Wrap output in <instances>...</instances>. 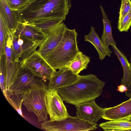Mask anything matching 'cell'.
Instances as JSON below:
<instances>
[{
	"label": "cell",
	"instance_id": "d6986e66",
	"mask_svg": "<svg viewBox=\"0 0 131 131\" xmlns=\"http://www.w3.org/2000/svg\"><path fill=\"white\" fill-rule=\"evenodd\" d=\"M115 54L117 56L122 66L123 75L121 84L127 86L131 81V66L126 56L115 45H111Z\"/></svg>",
	"mask_w": 131,
	"mask_h": 131
},
{
	"label": "cell",
	"instance_id": "9a60e30c",
	"mask_svg": "<svg viewBox=\"0 0 131 131\" xmlns=\"http://www.w3.org/2000/svg\"><path fill=\"white\" fill-rule=\"evenodd\" d=\"M19 35L40 41L42 42L47 37V35L41 29L35 25L18 21L17 28L14 35Z\"/></svg>",
	"mask_w": 131,
	"mask_h": 131
},
{
	"label": "cell",
	"instance_id": "3957f363",
	"mask_svg": "<svg viewBox=\"0 0 131 131\" xmlns=\"http://www.w3.org/2000/svg\"><path fill=\"white\" fill-rule=\"evenodd\" d=\"M77 35L75 29L72 30L67 27L58 45L49 54L44 58L54 69L66 66L79 51Z\"/></svg>",
	"mask_w": 131,
	"mask_h": 131
},
{
	"label": "cell",
	"instance_id": "1f68e13d",
	"mask_svg": "<svg viewBox=\"0 0 131 131\" xmlns=\"http://www.w3.org/2000/svg\"><path fill=\"white\" fill-rule=\"evenodd\" d=\"M130 63L131 66V57H130Z\"/></svg>",
	"mask_w": 131,
	"mask_h": 131
},
{
	"label": "cell",
	"instance_id": "4dcf8cb0",
	"mask_svg": "<svg viewBox=\"0 0 131 131\" xmlns=\"http://www.w3.org/2000/svg\"><path fill=\"white\" fill-rule=\"evenodd\" d=\"M29 0V3H31L32 2H33L35 0Z\"/></svg>",
	"mask_w": 131,
	"mask_h": 131
},
{
	"label": "cell",
	"instance_id": "4fadbf2b",
	"mask_svg": "<svg viewBox=\"0 0 131 131\" xmlns=\"http://www.w3.org/2000/svg\"><path fill=\"white\" fill-rule=\"evenodd\" d=\"M53 73L49 81L48 89L57 90L75 82L80 75L75 74L69 68L65 67Z\"/></svg>",
	"mask_w": 131,
	"mask_h": 131
},
{
	"label": "cell",
	"instance_id": "e0dca14e",
	"mask_svg": "<svg viewBox=\"0 0 131 131\" xmlns=\"http://www.w3.org/2000/svg\"><path fill=\"white\" fill-rule=\"evenodd\" d=\"M84 37L85 41L90 42L94 47L100 60L104 59L106 56H111L112 51L104 46L93 26H91L90 32Z\"/></svg>",
	"mask_w": 131,
	"mask_h": 131
},
{
	"label": "cell",
	"instance_id": "f1b7e54d",
	"mask_svg": "<svg viewBox=\"0 0 131 131\" xmlns=\"http://www.w3.org/2000/svg\"><path fill=\"white\" fill-rule=\"evenodd\" d=\"M127 87V90L125 92V95L127 97L131 98V81Z\"/></svg>",
	"mask_w": 131,
	"mask_h": 131
},
{
	"label": "cell",
	"instance_id": "5b68a950",
	"mask_svg": "<svg viewBox=\"0 0 131 131\" xmlns=\"http://www.w3.org/2000/svg\"><path fill=\"white\" fill-rule=\"evenodd\" d=\"M44 82L29 70L21 67L13 82L6 89L14 94H25L33 90L47 87Z\"/></svg>",
	"mask_w": 131,
	"mask_h": 131
},
{
	"label": "cell",
	"instance_id": "2e32d148",
	"mask_svg": "<svg viewBox=\"0 0 131 131\" xmlns=\"http://www.w3.org/2000/svg\"><path fill=\"white\" fill-rule=\"evenodd\" d=\"M0 15L5 21L10 32L13 35L18 24L17 14L16 12L10 9L5 0H0Z\"/></svg>",
	"mask_w": 131,
	"mask_h": 131
},
{
	"label": "cell",
	"instance_id": "83f0119b",
	"mask_svg": "<svg viewBox=\"0 0 131 131\" xmlns=\"http://www.w3.org/2000/svg\"><path fill=\"white\" fill-rule=\"evenodd\" d=\"M131 11V1L130 0H121V4L119 12L118 21L121 20L126 15Z\"/></svg>",
	"mask_w": 131,
	"mask_h": 131
},
{
	"label": "cell",
	"instance_id": "603a6c76",
	"mask_svg": "<svg viewBox=\"0 0 131 131\" xmlns=\"http://www.w3.org/2000/svg\"><path fill=\"white\" fill-rule=\"evenodd\" d=\"M10 33L5 21L0 15V57L5 54L6 40Z\"/></svg>",
	"mask_w": 131,
	"mask_h": 131
},
{
	"label": "cell",
	"instance_id": "4316f807",
	"mask_svg": "<svg viewBox=\"0 0 131 131\" xmlns=\"http://www.w3.org/2000/svg\"><path fill=\"white\" fill-rule=\"evenodd\" d=\"M5 60V54L0 57V85L2 92L6 90Z\"/></svg>",
	"mask_w": 131,
	"mask_h": 131
},
{
	"label": "cell",
	"instance_id": "52a82bcc",
	"mask_svg": "<svg viewBox=\"0 0 131 131\" xmlns=\"http://www.w3.org/2000/svg\"><path fill=\"white\" fill-rule=\"evenodd\" d=\"M42 42L21 35H13L12 46V60L21 63L36 51Z\"/></svg>",
	"mask_w": 131,
	"mask_h": 131
},
{
	"label": "cell",
	"instance_id": "30bf717a",
	"mask_svg": "<svg viewBox=\"0 0 131 131\" xmlns=\"http://www.w3.org/2000/svg\"><path fill=\"white\" fill-rule=\"evenodd\" d=\"M67 28L63 22L47 34V37L39 46L37 50L43 58L49 54L58 45L61 41Z\"/></svg>",
	"mask_w": 131,
	"mask_h": 131
},
{
	"label": "cell",
	"instance_id": "277c9868",
	"mask_svg": "<svg viewBox=\"0 0 131 131\" xmlns=\"http://www.w3.org/2000/svg\"><path fill=\"white\" fill-rule=\"evenodd\" d=\"M41 125L42 129L48 131H88L97 128V124L70 115L60 120H47Z\"/></svg>",
	"mask_w": 131,
	"mask_h": 131
},
{
	"label": "cell",
	"instance_id": "6da1fadb",
	"mask_svg": "<svg viewBox=\"0 0 131 131\" xmlns=\"http://www.w3.org/2000/svg\"><path fill=\"white\" fill-rule=\"evenodd\" d=\"M71 0H35L17 12L18 21L34 24L50 19L65 20Z\"/></svg>",
	"mask_w": 131,
	"mask_h": 131
},
{
	"label": "cell",
	"instance_id": "ba28073f",
	"mask_svg": "<svg viewBox=\"0 0 131 131\" xmlns=\"http://www.w3.org/2000/svg\"><path fill=\"white\" fill-rule=\"evenodd\" d=\"M21 67L29 70L44 82L50 81L56 70L54 69L38 52L35 51L21 63Z\"/></svg>",
	"mask_w": 131,
	"mask_h": 131
},
{
	"label": "cell",
	"instance_id": "484cf974",
	"mask_svg": "<svg viewBox=\"0 0 131 131\" xmlns=\"http://www.w3.org/2000/svg\"><path fill=\"white\" fill-rule=\"evenodd\" d=\"M131 26V11L120 21H118L117 28L120 32H127Z\"/></svg>",
	"mask_w": 131,
	"mask_h": 131
},
{
	"label": "cell",
	"instance_id": "7a4b0ae2",
	"mask_svg": "<svg viewBox=\"0 0 131 131\" xmlns=\"http://www.w3.org/2000/svg\"><path fill=\"white\" fill-rule=\"evenodd\" d=\"M105 84L96 75L90 74L80 75L74 83L57 90L63 101L76 105L99 97Z\"/></svg>",
	"mask_w": 131,
	"mask_h": 131
},
{
	"label": "cell",
	"instance_id": "44dd1931",
	"mask_svg": "<svg viewBox=\"0 0 131 131\" xmlns=\"http://www.w3.org/2000/svg\"><path fill=\"white\" fill-rule=\"evenodd\" d=\"M90 58L79 51L76 56L66 66L69 68L76 74L79 75L82 70L87 68Z\"/></svg>",
	"mask_w": 131,
	"mask_h": 131
},
{
	"label": "cell",
	"instance_id": "9c48e42d",
	"mask_svg": "<svg viewBox=\"0 0 131 131\" xmlns=\"http://www.w3.org/2000/svg\"><path fill=\"white\" fill-rule=\"evenodd\" d=\"M45 101L50 120H60L69 115L63 101L57 90L47 89Z\"/></svg>",
	"mask_w": 131,
	"mask_h": 131
},
{
	"label": "cell",
	"instance_id": "8992f818",
	"mask_svg": "<svg viewBox=\"0 0 131 131\" xmlns=\"http://www.w3.org/2000/svg\"><path fill=\"white\" fill-rule=\"evenodd\" d=\"M47 89V87L37 89L25 94L23 102L28 111L36 115L38 122H43L48 119V114L45 101Z\"/></svg>",
	"mask_w": 131,
	"mask_h": 131
},
{
	"label": "cell",
	"instance_id": "d4e9b609",
	"mask_svg": "<svg viewBox=\"0 0 131 131\" xmlns=\"http://www.w3.org/2000/svg\"><path fill=\"white\" fill-rule=\"evenodd\" d=\"M12 10L17 12L23 9L30 3L29 0H5Z\"/></svg>",
	"mask_w": 131,
	"mask_h": 131
},
{
	"label": "cell",
	"instance_id": "f546056e",
	"mask_svg": "<svg viewBox=\"0 0 131 131\" xmlns=\"http://www.w3.org/2000/svg\"><path fill=\"white\" fill-rule=\"evenodd\" d=\"M118 89L117 90L121 92H126L127 90V88L125 85L121 84L117 86Z\"/></svg>",
	"mask_w": 131,
	"mask_h": 131
},
{
	"label": "cell",
	"instance_id": "7402d4cb",
	"mask_svg": "<svg viewBox=\"0 0 131 131\" xmlns=\"http://www.w3.org/2000/svg\"><path fill=\"white\" fill-rule=\"evenodd\" d=\"M3 93L7 101L23 117H24L21 110L22 105L24 99L25 94H13L6 89Z\"/></svg>",
	"mask_w": 131,
	"mask_h": 131
},
{
	"label": "cell",
	"instance_id": "cb8c5ba5",
	"mask_svg": "<svg viewBox=\"0 0 131 131\" xmlns=\"http://www.w3.org/2000/svg\"><path fill=\"white\" fill-rule=\"evenodd\" d=\"M63 21L59 19H50L37 23L34 25L40 28L46 35L49 31Z\"/></svg>",
	"mask_w": 131,
	"mask_h": 131
},
{
	"label": "cell",
	"instance_id": "ffe728a7",
	"mask_svg": "<svg viewBox=\"0 0 131 131\" xmlns=\"http://www.w3.org/2000/svg\"><path fill=\"white\" fill-rule=\"evenodd\" d=\"M100 7L102 14L103 25V32L100 39L104 46L108 48L110 45L116 46V43L113 37L111 22L108 19L103 7L100 5Z\"/></svg>",
	"mask_w": 131,
	"mask_h": 131
},
{
	"label": "cell",
	"instance_id": "ac0fdd59",
	"mask_svg": "<svg viewBox=\"0 0 131 131\" xmlns=\"http://www.w3.org/2000/svg\"><path fill=\"white\" fill-rule=\"evenodd\" d=\"M99 126L106 131H131V116L102 123Z\"/></svg>",
	"mask_w": 131,
	"mask_h": 131
},
{
	"label": "cell",
	"instance_id": "8fae6325",
	"mask_svg": "<svg viewBox=\"0 0 131 131\" xmlns=\"http://www.w3.org/2000/svg\"><path fill=\"white\" fill-rule=\"evenodd\" d=\"M13 35L9 34L6 43L5 54V88L7 89L13 82L21 68L20 63L12 60V46Z\"/></svg>",
	"mask_w": 131,
	"mask_h": 131
},
{
	"label": "cell",
	"instance_id": "5bb4252c",
	"mask_svg": "<svg viewBox=\"0 0 131 131\" xmlns=\"http://www.w3.org/2000/svg\"><path fill=\"white\" fill-rule=\"evenodd\" d=\"M131 116V98L116 106L104 108L102 118L110 121Z\"/></svg>",
	"mask_w": 131,
	"mask_h": 131
},
{
	"label": "cell",
	"instance_id": "7c38bea8",
	"mask_svg": "<svg viewBox=\"0 0 131 131\" xmlns=\"http://www.w3.org/2000/svg\"><path fill=\"white\" fill-rule=\"evenodd\" d=\"M95 100H91L75 105L77 116L91 123L97 124L102 118L104 108L98 106Z\"/></svg>",
	"mask_w": 131,
	"mask_h": 131
}]
</instances>
